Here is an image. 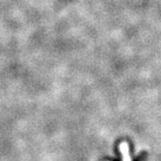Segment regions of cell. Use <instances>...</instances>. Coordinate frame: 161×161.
<instances>
[{"label":"cell","mask_w":161,"mask_h":161,"mask_svg":"<svg viewBox=\"0 0 161 161\" xmlns=\"http://www.w3.org/2000/svg\"><path fill=\"white\" fill-rule=\"evenodd\" d=\"M119 152H120V154H121L122 161H132L130 153H129V147H128L127 143H125V142L120 143Z\"/></svg>","instance_id":"6da1fadb"}]
</instances>
